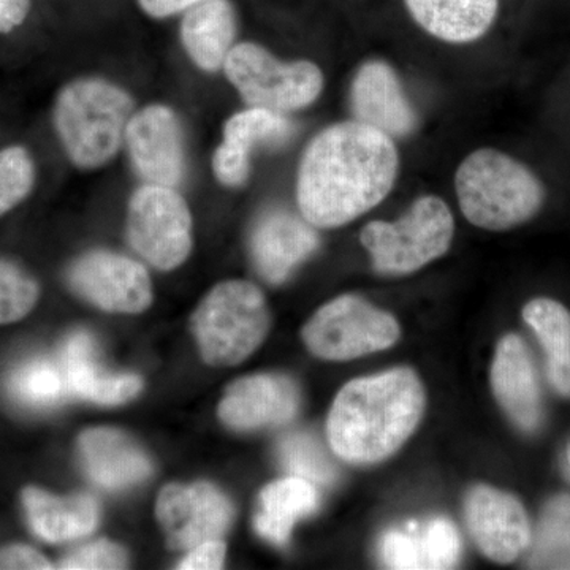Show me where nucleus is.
Here are the masks:
<instances>
[{
  "instance_id": "obj_1",
  "label": "nucleus",
  "mask_w": 570,
  "mask_h": 570,
  "mask_svg": "<svg viewBox=\"0 0 570 570\" xmlns=\"http://www.w3.org/2000/svg\"><path fill=\"white\" fill-rule=\"evenodd\" d=\"M397 174L400 153L393 138L354 119L333 124L303 153L296 204L314 227H343L381 205Z\"/></svg>"
},
{
  "instance_id": "obj_2",
  "label": "nucleus",
  "mask_w": 570,
  "mask_h": 570,
  "mask_svg": "<svg viewBox=\"0 0 570 570\" xmlns=\"http://www.w3.org/2000/svg\"><path fill=\"white\" fill-rule=\"evenodd\" d=\"M425 404L422 381L409 367L354 379L330 409L326 433L333 453L358 466L390 459L417 430Z\"/></svg>"
},
{
  "instance_id": "obj_3",
  "label": "nucleus",
  "mask_w": 570,
  "mask_h": 570,
  "mask_svg": "<svg viewBox=\"0 0 570 570\" xmlns=\"http://www.w3.org/2000/svg\"><path fill=\"white\" fill-rule=\"evenodd\" d=\"M132 96L104 78H80L56 97L52 122L70 163L96 170L115 159L132 119Z\"/></svg>"
},
{
  "instance_id": "obj_4",
  "label": "nucleus",
  "mask_w": 570,
  "mask_h": 570,
  "mask_svg": "<svg viewBox=\"0 0 570 570\" xmlns=\"http://www.w3.org/2000/svg\"><path fill=\"white\" fill-rule=\"evenodd\" d=\"M461 213L475 227L504 232L528 223L546 202V187L509 154L482 148L469 154L455 174Z\"/></svg>"
},
{
  "instance_id": "obj_5",
  "label": "nucleus",
  "mask_w": 570,
  "mask_h": 570,
  "mask_svg": "<svg viewBox=\"0 0 570 570\" xmlns=\"http://www.w3.org/2000/svg\"><path fill=\"white\" fill-rule=\"evenodd\" d=\"M190 328L208 365L235 366L253 355L268 335V303L257 285L225 281L195 309Z\"/></svg>"
},
{
  "instance_id": "obj_6",
  "label": "nucleus",
  "mask_w": 570,
  "mask_h": 570,
  "mask_svg": "<svg viewBox=\"0 0 570 570\" xmlns=\"http://www.w3.org/2000/svg\"><path fill=\"white\" fill-rule=\"evenodd\" d=\"M453 235L449 205L436 195H423L395 223L366 224L360 242L379 275L407 276L448 254Z\"/></svg>"
},
{
  "instance_id": "obj_7",
  "label": "nucleus",
  "mask_w": 570,
  "mask_h": 570,
  "mask_svg": "<svg viewBox=\"0 0 570 570\" xmlns=\"http://www.w3.org/2000/svg\"><path fill=\"white\" fill-rule=\"evenodd\" d=\"M223 70L247 107L283 115L311 107L325 86L324 71L317 63L281 61L253 41L236 43Z\"/></svg>"
},
{
  "instance_id": "obj_8",
  "label": "nucleus",
  "mask_w": 570,
  "mask_h": 570,
  "mask_svg": "<svg viewBox=\"0 0 570 570\" xmlns=\"http://www.w3.org/2000/svg\"><path fill=\"white\" fill-rule=\"evenodd\" d=\"M303 341L318 358L348 362L395 346L396 318L356 295H341L307 321Z\"/></svg>"
},
{
  "instance_id": "obj_9",
  "label": "nucleus",
  "mask_w": 570,
  "mask_h": 570,
  "mask_svg": "<svg viewBox=\"0 0 570 570\" xmlns=\"http://www.w3.org/2000/svg\"><path fill=\"white\" fill-rule=\"evenodd\" d=\"M130 245L160 272L181 266L193 249V216L175 187L142 184L127 212Z\"/></svg>"
},
{
  "instance_id": "obj_10",
  "label": "nucleus",
  "mask_w": 570,
  "mask_h": 570,
  "mask_svg": "<svg viewBox=\"0 0 570 570\" xmlns=\"http://www.w3.org/2000/svg\"><path fill=\"white\" fill-rule=\"evenodd\" d=\"M71 291L108 313L138 314L153 303L151 277L134 258L92 250L70 266Z\"/></svg>"
},
{
  "instance_id": "obj_11",
  "label": "nucleus",
  "mask_w": 570,
  "mask_h": 570,
  "mask_svg": "<svg viewBox=\"0 0 570 570\" xmlns=\"http://www.w3.org/2000/svg\"><path fill=\"white\" fill-rule=\"evenodd\" d=\"M135 171L146 184L178 187L186 176V145L178 115L154 104L135 111L126 138Z\"/></svg>"
},
{
  "instance_id": "obj_12",
  "label": "nucleus",
  "mask_w": 570,
  "mask_h": 570,
  "mask_svg": "<svg viewBox=\"0 0 570 570\" xmlns=\"http://www.w3.org/2000/svg\"><path fill=\"white\" fill-rule=\"evenodd\" d=\"M156 515L168 546L190 550L206 540L223 538L234 520V505L209 483H171L157 498Z\"/></svg>"
},
{
  "instance_id": "obj_13",
  "label": "nucleus",
  "mask_w": 570,
  "mask_h": 570,
  "mask_svg": "<svg viewBox=\"0 0 570 570\" xmlns=\"http://www.w3.org/2000/svg\"><path fill=\"white\" fill-rule=\"evenodd\" d=\"M464 513L472 539L489 560L513 562L527 551L531 523L520 499L489 485L469 491Z\"/></svg>"
},
{
  "instance_id": "obj_14",
  "label": "nucleus",
  "mask_w": 570,
  "mask_h": 570,
  "mask_svg": "<svg viewBox=\"0 0 570 570\" xmlns=\"http://www.w3.org/2000/svg\"><path fill=\"white\" fill-rule=\"evenodd\" d=\"M348 99L354 121L373 127L393 140L411 137L417 130L419 115L404 92L403 82L396 70L381 59L358 67Z\"/></svg>"
},
{
  "instance_id": "obj_15",
  "label": "nucleus",
  "mask_w": 570,
  "mask_h": 570,
  "mask_svg": "<svg viewBox=\"0 0 570 570\" xmlns=\"http://www.w3.org/2000/svg\"><path fill=\"white\" fill-rule=\"evenodd\" d=\"M302 404L298 385L283 374H255L234 382L220 401L219 419L235 431H257L285 425Z\"/></svg>"
},
{
  "instance_id": "obj_16",
  "label": "nucleus",
  "mask_w": 570,
  "mask_h": 570,
  "mask_svg": "<svg viewBox=\"0 0 570 570\" xmlns=\"http://www.w3.org/2000/svg\"><path fill=\"white\" fill-rule=\"evenodd\" d=\"M295 134V126L283 112L247 107L224 124L223 141L213 156L217 181L239 187L250 176V156L257 148L283 146Z\"/></svg>"
},
{
  "instance_id": "obj_17",
  "label": "nucleus",
  "mask_w": 570,
  "mask_h": 570,
  "mask_svg": "<svg viewBox=\"0 0 570 570\" xmlns=\"http://www.w3.org/2000/svg\"><path fill=\"white\" fill-rule=\"evenodd\" d=\"M316 227L305 217L284 208L262 214L250 235V255L258 275L266 283L283 284L296 266L316 253Z\"/></svg>"
},
{
  "instance_id": "obj_18",
  "label": "nucleus",
  "mask_w": 570,
  "mask_h": 570,
  "mask_svg": "<svg viewBox=\"0 0 570 570\" xmlns=\"http://www.w3.org/2000/svg\"><path fill=\"white\" fill-rule=\"evenodd\" d=\"M490 377L493 395L510 422L523 433H535L543 422L542 393L534 360L520 336L499 341Z\"/></svg>"
},
{
  "instance_id": "obj_19",
  "label": "nucleus",
  "mask_w": 570,
  "mask_h": 570,
  "mask_svg": "<svg viewBox=\"0 0 570 570\" xmlns=\"http://www.w3.org/2000/svg\"><path fill=\"white\" fill-rule=\"evenodd\" d=\"M460 532L449 519L392 530L381 540L382 562L396 570H442L459 564Z\"/></svg>"
},
{
  "instance_id": "obj_20",
  "label": "nucleus",
  "mask_w": 570,
  "mask_h": 570,
  "mask_svg": "<svg viewBox=\"0 0 570 570\" xmlns=\"http://www.w3.org/2000/svg\"><path fill=\"white\" fill-rule=\"evenodd\" d=\"M78 449L86 474L105 490L127 489L151 475V461L121 431L111 428L88 430L81 434Z\"/></svg>"
},
{
  "instance_id": "obj_21",
  "label": "nucleus",
  "mask_w": 570,
  "mask_h": 570,
  "mask_svg": "<svg viewBox=\"0 0 570 570\" xmlns=\"http://www.w3.org/2000/svg\"><path fill=\"white\" fill-rule=\"evenodd\" d=\"M61 366L70 395L99 404H121L141 392L142 382L134 374H112L104 370L92 336L85 332L67 337Z\"/></svg>"
},
{
  "instance_id": "obj_22",
  "label": "nucleus",
  "mask_w": 570,
  "mask_h": 570,
  "mask_svg": "<svg viewBox=\"0 0 570 570\" xmlns=\"http://www.w3.org/2000/svg\"><path fill=\"white\" fill-rule=\"evenodd\" d=\"M412 20L434 39L474 43L498 18L499 0H404Z\"/></svg>"
},
{
  "instance_id": "obj_23",
  "label": "nucleus",
  "mask_w": 570,
  "mask_h": 570,
  "mask_svg": "<svg viewBox=\"0 0 570 570\" xmlns=\"http://www.w3.org/2000/svg\"><path fill=\"white\" fill-rule=\"evenodd\" d=\"M236 32L238 18L230 0H205L184 13V50L198 69L208 73L223 69L236 45Z\"/></svg>"
},
{
  "instance_id": "obj_24",
  "label": "nucleus",
  "mask_w": 570,
  "mask_h": 570,
  "mask_svg": "<svg viewBox=\"0 0 570 570\" xmlns=\"http://www.w3.org/2000/svg\"><path fill=\"white\" fill-rule=\"evenodd\" d=\"M22 502L33 534L47 542L86 538L99 523V505L89 494L58 498L31 487L22 493Z\"/></svg>"
},
{
  "instance_id": "obj_25",
  "label": "nucleus",
  "mask_w": 570,
  "mask_h": 570,
  "mask_svg": "<svg viewBox=\"0 0 570 570\" xmlns=\"http://www.w3.org/2000/svg\"><path fill=\"white\" fill-rule=\"evenodd\" d=\"M318 502L317 487L305 479L291 475L269 483L261 493L255 531L275 546H285L296 521L316 512Z\"/></svg>"
},
{
  "instance_id": "obj_26",
  "label": "nucleus",
  "mask_w": 570,
  "mask_h": 570,
  "mask_svg": "<svg viewBox=\"0 0 570 570\" xmlns=\"http://www.w3.org/2000/svg\"><path fill=\"white\" fill-rule=\"evenodd\" d=\"M523 318L534 330L547 356V376L551 387L570 397V313L551 298L531 299Z\"/></svg>"
},
{
  "instance_id": "obj_27",
  "label": "nucleus",
  "mask_w": 570,
  "mask_h": 570,
  "mask_svg": "<svg viewBox=\"0 0 570 570\" xmlns=\"http://www.w3.org/2000/svg\"><path fill=\"white\" fill-rule=\"evenodd\" d=\"M527 568L570 570V494H554L540 510Z\"/></svg>"
},
{
  "instance_id": "obj_28",
  "label": "nucleus",
  "mask_w": 570,
  "mask_h": 570,
  "mask_svg": "<svg viewBox=\"0 0 570 570\" xmlns=\"http://www.w3.org/2000/svg\"><path fill=\"white\" fill-rule=\"evenodd\" d=\"M11 397L22 406L50 409L70 395L61 363L36 358L13 371L9 381Z\"/></svg>"
},
{
  "instance_id": "obj_29",
  "label": "nucleus",
  "mask_w": 570,
  "mask_h": 570,
  "mask_svg": "<svg viewBox=\"0 0 570 570\" xmlns=\"http://www.w3.org/2000/svg\"><path fill=\"white\" fill-rule=\"evenodd\" d=\"M277 456L288 474L305 479L314 485L328 487L335 482L337 471L317 438L309 433H291L277 448Z\"/></svg>"
},
{
  "instance_id": "obj_30",
  "label": "nucleus",
  "mask_w": 570,
  "mask_h": 570,
  "mask_svg": "<svg viewBox=\"0 0 570 570\" xmlns=\"http://www.w3.org/2000/svg\"><path fill=\"white\" fill-rule=\"evenodd\" d=\"M36 184V164L22 146L0 149V216L20 205Z\"/></svg>"
},
{
  "instance_id": "obj_31",
  "label": "nucleus",
  "mask_w": 570,
  "mask_h": 570,
  "mask_svg": "<svg viewBox=\"0 0 570 570\" xmlns=\"http://www.w3.org/2000/svg\"><path fill=\"white\" fill-rule=\"evenodd\" d=\"M39 299V285L18 266L0 261V324L28 316Z\"/></svg>"
},
{
  "instance_id": "obj_32",
  "label": "nucleus",
  "mask_w": 570,
  "mask_h": 570,
  "mask_svg": "<svg viewBox=\"0 0 570 570\" xmlns=\"http://www.w3.org/2000/svg\"><path fill=\"white\" fill-rule=\"evenodd\" d=\"M127 566L126 551L115 543L100 540L80 547L61 561L59 568L67 570L124 569Z\"/></svg>"
},
{
  "instance_id": "obj_33",
  "label": "nucleus",
  "mask_w": 570,
  "mask_h": 570,
  "mask_svg": "<svg viewBox=\"0 0 570 570\" xmlns=\"http://www.w3.org/2000/svg\"><path fill=\"white\" fill-rule=\"evenodd\" d=\"M225 560V543L213 539L198 543L189 550L178 569L183 570H214L223 568Z\"/></svg>"
},
{
  "instance_id": "obj_34",
  "label": "nucleus",
  "mask_w": 570,
  "mask_h": 570,
  "mask_svg": "<svg viewBox=\"0 0 570 570\" xmlns=\"http://www.w3.org/2000/svg\"><path fill=\"white\" fill-rule=\"evenodd\" d=\"M47 558L31 547L13 546L0 551V569H51Z\"/></svg>"
},
{
  "instance_id": "obj_35",
  "label": "nucleus",
  "mask_w": 570,
  "mask_h": 570,
  "mask_svg": "<svg viewBox=\"0 0 570 570\" xmlns=\"http://www.w3.org/2000/svg\"><path fill=\"white\" fill-rule=\"evenodd\" d=\"M32 0H0V33H9L20 28L29 10Z\"/></svg>"
},
{
  "instance_id": "obj_36",
  "label": "nucleus",
  "mask_w": 570,
  "mask_h": 570,
  "mask_svg": "<svg viewBox=\"0 0 570 570\" xmlns=\"http://www.w3.org/2000/svg\"><path fill=\"white\" fill-rule=\"evenodd\" d=\"M200 2H205V0H138L141 10L156 20L175 17V14L193 9Z\"/></svg>"
}]
</instances>
